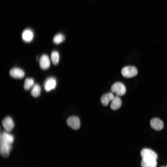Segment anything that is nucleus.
<instances>
[{
  "label": "nucleus",
  "mask_w": 167,
  "mask_h": 167,
  "mask_svg": "<svg viewBox=\"0 0 167 167\" xmlns=\"http://www.w3.org/2000/svg\"><path fill=\"white\" fill-rule=\"evenodd\" d=\"M138 71L136 67L132 66H128L123 67L121 71V73L124 77L130 78L135 76Z\"/></svg>",
  "instance_id": "1"
},
{
  "label": "nucleus",
  "mask_w": 167,
  "mask_h": 167,
  "mask_svg": "<svg viewBox=\"0 0 167 167\" xmlns=\"http://www.w3.org/2000/svg\"><path fill=\"white\" fill-rule=\"evenodd\" d=\"M111 90L118 96H122L125 94L126 88L123 84L120 82H117L112 86Z\"/></svg>",
  "instance_id": "2"
},
{
  "label": "nucleus",
  "mask_w": 167,
  "mask_h": 167,
  "mask_svg": "<svg viewBox=\"0 0 167 167\" xmlns=\"http://www.w3.org/2000/svg\"><path fill=\"white\" fill-rule=\"evenodd\" d=\"M0 153L4 157H7L12 149L11 144L7 143L0 138Z\"/></svg>",
  "instance_id": "3"
},
{
  "label": "nucleus",
  "mask_w": 167,
  "mask_h": 167,
  "mask_svg": "<svg viewBox=\"0 0 167 167\" xmlns=\"http://www.w3.org/2000/svg\"><path fill=\"white\" fill-rule=\"evenodd\" d=\"M66 122L68 125L74 129H78L80 127V121L77 117L73 116L69 118Z\"/></svg>",
  "instance_id": "4"
},
{
  "label": "nucleus",
  "mask_w": 167,
  "mask_h": 167,
  "mask_svg": "<svg viewBox=\"0 0 167 167\" xmlns=\"http://www.w3.org/2000/svg\"><path fill=\"white\" fill-rule=\"evenodd\" d=\"M142 159H151L156 160L157 156L156 154L152 150L148 148H144L141 152Z\"/></svg>",
  "instance_id": "5"
},
{
  "label": "nucleus",
  "mask_w": 167,
  "mask_h": 167,
  "mask_svg": "<svg viewBox=\"0 0 167 167\" xmlns=\"http://www.w3.org/2000/svg\"><path fill=\"white\" fill-rule=\"evenodd\" d=\"M150 125L152 129L156 131L161 130L164 126L162 121L157 118L152 119L150 122Z\"/></svg>",
  "instance_id": "6"
},
{
  "label": "nucleus",
  "mask_w": 167,
  "mask_h": 167,
  "mask_svg": "<svg viewBox=\"0 0 167 167\" xmlns=\"http://www.w3.org/2000/svg\"><path fill=\"white\" fill-rule=\"evenodd\" d=\"M3 126L7 132L11 131L14 126V124L12 118L9 117L4 118L2 121Z\"/></svg>",
  "instance_id": "7"
},
{
  "label": "nucleus",
  "mask_w": 167,
  "mask_h": 167,
  "mask_svg": "<svg viewBox=\"0 0 167 167\" xmlns=\"http://www.w3.org/2000/svg\"><path fill=\"white\" fill-rule=\"evenodd\" d=\"M39 65L41 68L43 70L47 69L49 67L50 62L47 55L44 54L41 57L39 61Z\"/></svg>",
  "instance_id": "8"
},
{
  "label": "nucleus",
  "mask_w": 167,
  "mask_h": 167,
  "mask_svg": "<svg viewBox=\"0 0 167 167\" xmlns=\"http://www.w3.org/2000/svg\"><path fill=\"white\" fill-rule=\"evenodd\" d=\"M10 75L13 78L20 79L23 78L25 74L24 71L18 68H15L11 69L10 71Z\"/></svg>",
  "instance_id": "9"
},
{
  "label": "nucleus",
  "mask_w": 167,
  "mask_h": 167,
  "mask_svg": "<svg viewBox=\"0 0 167 167\" xmlns=\"http://www.w3.org/2000/svg\"><path fill=\"white\" fill-rule=\"evenodd\" d=\"M56 84L55 79L50 78L46 80L44 84V87L46 91H49L55 88Z\"/></svg>",
  "instance_id": "10"
},
{
  "label": "nucleus",
  "mask_w": 167,
  "mask_h": 167,
  "mask_svg": "<svg viewBox=\"0 0 167 167\" xmlns=\"http://www.w3.org/2000/svg\"><path fill=\"white\" fill-rule=\"evenodd\" d=\"M142 167H156V160L151 159H142L141 162Z\"/></svg>",
  "instance_id": "11"
},
{
  "label": "nucleus",
  "mask_w": 167,
  "mask_h": 167,
  "mask_svg": "<svg viewBox=\"0 0 167 167\" xmlns=\"http://www.w3.org/2000/svg\"><path fill=\"white\" fill-rule=\"evenodd\" d=\"M114 96L113 94L109 92L103 95L101 99V103L105 106H107L109 102L112 101Z\"/></svg>",
  "instance_id": "12"
},
{
  "label": "nucleus",
  "mask_w": 167,
  "mask_h": 167,
  "mask_svg": "<svg viewBox=\"0 0 167 167\" xmlns=\"http://www.w3.org/2000/svg\"><path fill=\"white\" fill-rule=\"evenodd\" d=\"M121 105L122 101L120 97L115 96L112 101L110 108L112 109L115 110L119 109Z\"/></svg>",
  "instance_id": "13"
},
{
  "label": "nucleus",
  "mask_w": 167,
  "mask_h": 167,
  "mask_svg": "<svg viewBox=\"0 0 167 167\" xmlns=\"http://www.w3.org/2000/svg\"><path fill=\"white\" fill-rule=\"evenodd\" d=\"M33 34L32 31L30 29L25 30L23 32L22 37L23 40L26 42L31 41L33 39Z\"/></svg>",
  "instance_id": "14"
},
{
  "label": "nucleus",
  "mask_w": 167,
  "mask_h": 167,
  "mask_svg": "<svg viewBox=\"0 0 167 167\" xmlns=\"http://www.w3.org/2000/svg\"><path fill=\"white\" fill-rule=\"evenodd\" d=\"M0 138L4 141L11 144L14 141V137L12 135L6 132H3L0 135Z\"/></svg>",
  "instance_id": "15"
},
{
  "label": "nucleus",
  "mask_w": 167,
  "mask_h": 167,
  "mask_svg": "<svg viewBox=\"0 0 167 167\" xmlns=\"http://www.w3.org/2000/svg\"><path fill=\"white\" fill-rule=\"evenodd\" d=\"M41 88L39 85L38 84L35 85L31 91V94L34 97L39 96L41 93Z\"/></svg>",
  "instance_id": "16"
},
{
  "label": "nucleus",
  "mask_w": 167,
  "mask_h": 167,
  "mask_svg": "<svg viewBox=\"0 0 167 167\" xmlns=\"http://www.w3.org/2000/svg\"><path fill=\"white\" fill-rule=\"evenodd\" d=\"M34 84V80L33 79L27 78L25 81L24 88L25 90H29L32 87Z\"/></svg>",
  "instance_id": "17"
},
{
  "label": "nucleus",
  "mask_w": 167,
  "mask_h": 167,
  "mask_svg": "<svg viewBox=\"0 0 167 167\" xmlns=\"http://www.w3.org/2000/svg\"><path fill=\"white\" fill-rule=\"evenodd\" d=\"M65 39L64 36L61 34L56 35L54 37L53 41L55 44H58L63 42Z\"/></svg>",
  "instance_id": "18"
},
{
  "label": "nucleus",
  "mask_w": 167,
  "mask_h": 167,
  "mask_svg": "<svg viewBox=\"0 0 167 167\" xmlns=\"http://www.w3.org/2000/svg\"><path fill=\"white\" fill-rule=\"evenodd\" d=\"M51 58L53 63L54 65H57L59 60V55L58 52L53 51L51 54Z\"/></svg>",
  "instance_id": "19"
},
{
  "label": "nucleus",
  "mask_w": 167,
  "mask_h": 167,
  "mask_svg": "<svg viewBox=\"0 0 167 167\" xmlns=\"http://www.w3.org/2000/svg\"><path fill=\"white\" fill-rule=\"evenodd\" d=\"M166 167H167V166Z\"/></svg>",
  "instance_id": "20"
}]
</instances>
